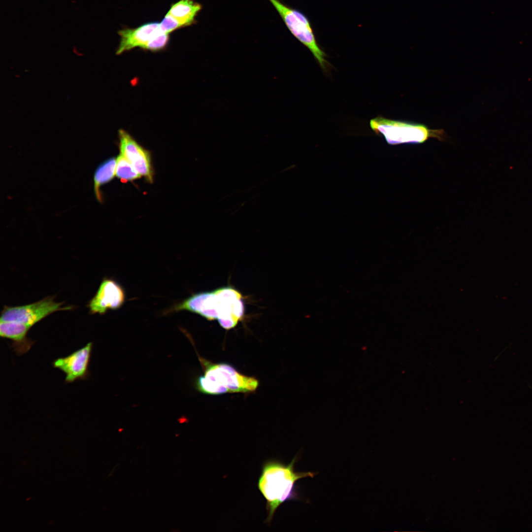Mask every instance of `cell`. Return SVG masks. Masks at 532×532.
<instances>
[{
  "mask_svg": "<svg viewBox=\"0 0 532 532\" xmlns=\"http://www.w3.org/2000/svg\"><path fill=\"white\" fill-rule=\"evenodd\" d=\"M160 26L162 31L168 34L178 28L187 26L186 23L174 18L167 13L162 21L160 23Z\"/></svg>",
  "mask_w": 532,
  "mask_h": 532,
  "instance_id": "obj_15",
  "label": "cell"
},
{
  "mask_svg": "<svg viewBox=\"0 0 532 532\" xmlns=\"http://www.w3.org/2000/svg\"><path fill=\"white\" fill-rule=\"evenodd\" d=\"M199 359L204 371L202 377L226 387L229 393L252 392L258 387L257 379L240 373L228 364H213L199 356Z\"/></svg>",
  "mask_w": 532,
  "mask_h": 532,
  "instance_id": "obj_5",
  "label": "cell"
},
{
  "mask_svg": "<svg viewBox=\"0 0 532 532\" xmlns=\"http://www.w3.org/2000/svg\"><path fill=\"white\" fill-rule=\"evenodd\" d=\"M116 159L110 158L102 163L96 169L94 175V191L100 202L102 201L100 188L110 181L115 174Z\"/></svg>",
  "mask_w": 532,
  "mask_h": 532,
  "instance_id": "obj_13",
  "label": "cell"
},
{
  "mask_svg": "<svg viewBox=\"0 0 532 532\" xmlns=\"http://www.w3.org/2000/svg\"><path fill=\"white\" fill-rule=\"evenodd\" d=\"M54 297L48 296L29 304L17 306H5L1 313L0 321H15L31 328L51 314L68 310L73 307L63 306V302H56Z\"/></svg>",
  "mask_w": 532,
  "mask_h": 532,
  "instance_id": "obj_6",
  "label": "cell"
},
{
  "mask_svg": "<svg viewBox=\"0 0 532 532\" xmlns=\"http://www.w3.org/2000/svg\"><path fill=\"white\" fill-rule=\"evenodd\" d=\"M370 127L376 134H382L391 145L422 143L431 137L443 140L444 133L431 130L426 126L414 122L393 120L378 116L370 121Z\"/></svg>",
  "mask_w": 532,
  "mask_h": 532,
  "instance_id": "obj_3",
  "label": "cell"
},
{
  "mask_svg": "<svg viewBox=\"0 0 532 532\" xmlns=\"http://www.w3.org/2000/svg\"><path fill=\"white\" fill-rule=\"evenodd\" d=\"M169 39V34L163 33L150 40L143 49L152 52L161 51L166 47Z\"/></svg>",
  "mask_w": 532,
  "mask_h": 532,
  "instance_id": "obj_16",
  "label": "cell"
},
{
  "mask_svg": "<svg viewBox=\"0 0 532 532\" xmlns=\"http://www.w3.org/2000/svg\"><path fill=\"white\" fill-rule=\"evenodd\" d=\"M293 35L309 49L321 67L327 69L330 64L326 54L319 45L311 23L303 13L290 7L280 0H269Z\"/></svg>",
  "mask_w": 532,
  "mask_h": 532,
  "instance_id": "obj_4",
  "label": "cell"
},
{
  "mask_svg": "<svg viewBox=\"0 0 532 532\" xmlns=\"http://www.w3.org/2000/svg\"><path fill=\"white\" fill-rule=\"evenodd\" d=\"M160 23L151 22L144 24L136 28H124L119 30L121 37L116 54L120 55L135 47L142 49L156 36L163 33Z\"/></svg>",
  "mask_w": 532,
  "mask_h": 532,
  "instance_id": "obj_10",
  "label": "cell"
},
{
  "mask_svg": "<svg viewBox=\"0 0 532 532\" xmlns=\"http://www.w3.org/2000/svg\"><path fill=\"white\" fill-rule=\"evenodd\" d=\"M125 299L122 287L114 280L105 277L87 307L91 314L103 315L109 310L120 308L125 302Z\"/></svg>",
  "mask_w": 532,
  "mask_h": 532,
  "instance_id": "obj_9",
  "label": "cell"
},
{
  "mask_svg": "<svg viewBox=\"0 0 532 532\" xmlns=\"http://www.w3.org/2000/svg\"><path fill=\"white\" fill-rule=\"evenodd\" d=\"M239 294L232 286L220 287L212 291L194 294L174 305L170 311L186 310L209 321H228L235 314Z\"/></svg>",
  "mask_w": 532,
  "mask_h": 532,
  "instance_id": "obj_2",
  "label": "cell"
},
{
  "mask_svg": "<svg viewBox=\"0 0 532 532\" xmlns=\"http://www.w3.org/2000/svg\"><path fill=\"white\" fill-rule=\"evenodd\" d=\"M31 328L25 324L15 321H0V336L12 340V347L17 355H22L27 352L33 344L27 337Z\"/></svg>",
  "mask_w": 532,
  "mask_h": 532,
  "instance_id": "obj_11",
  "label": "cell"
},
{
  "mask_svg": "<svg viewBox=\"0 0 532 532\" xmlns=\"http://www.w3.org/2000/svg\"><path fill=\"white\" fill-rule=\"evenodd\" d=\"M297 460L296 456L287 465L276 459L267 460L263 465L257 486L266 500L267 515L265 522L268 525L280 505L289 500L299 499L296 482L301 478L313 477L315 475L311 471H296L294 466Z\"/></svg>",
  "mask_w": 532,
  "mask_h": 532,
  "instance_id": "obj_1",
  "label": "cell"
},
{
  "mask_svg": "<svg viewBox=\"0 0 532 532\" xmlns=\"http://www.w3.org/2000/svg\"><path fill=\"white\" fill-rule=\"evenodd\" d=\"M115 175L123 182L131 181L141 176L122 155L116 159Z\"/></svg>",
  "mask_w": 532,
  "mask_h": 532,
  "instance_id": "obj_14",
  "label": "cell"
},
{
  "mask_svg": "<svg viewBox=\"0 0 532 532\" xmlns=\"http://www.w3.org/2000/svg\"><path fill=\"white\" fill-rule=\"evenodd\" d=\"M119 149L122 155L137 172L151 183L153 170L150 152L143 148L125 130H119Z\"/></svg>",
  "mask_w": 532,
  "mask_h": 532,
  "instance_id": "obj_7",
  "label": "cell"
},
{
  "mask_svg": "<svg viewBox=\"0 0 532 532\" xmlns=\"http://www.w3.org/2000/svg\"><path fill=\"white\" fill-rule=\"evenodd\" d=\"M92 349L93 343L89 342L68 356L58 358L53 362V367L65 374L66 383L88 378Z\"/></svg>",
  "mask_w": 532,
  "mask_h": 532,
  "instance_id": "obj_8",
  "label": "cell"
},
{
  "mask_svg": "<svg viewBox=\"0 0 532 532\" xmlns=\"http://www.w3.org/2000/svg\"><path fill=\"white\" fill-rule=\"evenodd\" d=\"M201 8V5L193 0H180L171 6L167 13L188 26L194 23Z\"/></svg>",
  "mask_w": 532,
  "mask_h": 532,
  "instance_id": "obj_12",
  "label": "cell"
}]
</instances>
